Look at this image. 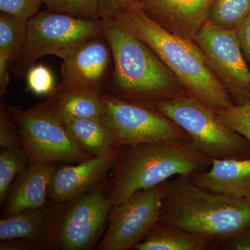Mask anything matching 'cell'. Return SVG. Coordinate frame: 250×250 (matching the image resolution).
<instances>
[{
  "label": "cell",
  "instance_id": "cell-10",
  "mask_svg": "<svg viewBox=\"0 0 250 250\" xmlns=\"http://www.w3.org/2000/svg\"><path fill=\"white\" fill-rule=\"evenodd\" d=\"M167 182L134 192L113 206L107 231L98 246L101 250H127L142 241L160 220Z\"/></svg>",
  "mask_w": 250,
  "mask_h": 250
},
{
  "label": "cell",
  "instance_id": "cell-33",
  "mask_svg": "<svg viewBox=\"0 0 250 250\" xmlns=\"http://www.w3.org/2000/svg\"><path fill=\"white\" fill-rule=\"evenodd\" d=\"M11 61L6 54L0 52V96L7 93V87L10 83L9 67Z\"/></svg>",
  "mask_w": 250,
  "mask_h": 250
},
{
  "label": "cell",
  "instance_id": "cell-19",
  "mask_svg": "<svg viewBox=\"0 0 250 250\" xmlns=\"http://www.w3.org/2000/svg\"><path fill=\"white\" fill-rule=\"evenodd\" d=\"M54 210L47 207L19 212L0 220V240L22 239L47 247Z\"/></svg>",
  "mask_w": 250,
  "mask_h": 250
},
{
  "label": "cell",
  "instance_id": "cell-21",
  "mask_svg": "<svg viewBox=\"0 0 250 250\" xmlns=\"http://www.w3.org/2000/svg\"><path fill=\"white\" fill-rule=\"evenodd\" d=\"M28 20L1 12L0 14V52L16 62L27 39Z\"/></svg>",
  "mask_w": 250,
  "mask_h": 250
},
{
  "label": "cell",
  "instance_id": "cell-31",
  "mask_svg": "<svg viewBox=\"0 0 250 250\" xmlns=\"http://www.w3.org/2000/svg\"><path fill=\"white\" fill-rule=\"evenodd\" d=\"M237 35L243 57L250 67V14L237 29Z\"/></svg>",
  "mask_w": 250,
  "mask_h": 250
},
{
  "label": "cell",
  "instance_id": "cell-9",
  "mask_svg": "<svg viewBox=\"0 0 250 250\" xmlns=\"http://www.w3.org/2000/svg\"><path fill=\"white\" fill-rule=\"evenodd\" d=\"M104 188L105 179L89 191L64 203L62 211L54 210L47 246L83 250L93 246L113 207Z\"/></svg>",
  "mask_w": 250,
  "mask_h": 250
},
{
  "label": "cell",
  "instance_id": "cell-7",
  "mask_svg": "<svg viewBox=\"0 0 250 250\" xmlns=\"http://www.w3.org/2000/svg\"><path fill=\"white\" fill-rule=\"evenodd\" d=\"M104 100L101 119L117 149L144 143L191 141L183 129L150 105L131 103L105 93Z\"/></svg>",
  "mask_w": 250,
  "mask_h": 250
},
{
  "label": "cell",
  "instance_id": "cell-1",
  "mask_svg": "<svg viewBox=\"0 0 250 250\" xmlns=\"http://www.w3.org/2000/svg\"><path fill=\"white\" fill-rule=\"evenodd\" d=\"M113 20L149 46L192 98L215 111L234 104L198 45L161 27L144 12L139 1L120 10Z\"/></svg>",
  "mask_w": 250,
  "mask_h": 250
},
{
  "label": "cell",
  "instance_id": "cell-16",
  "mask_svg": "<svg viewBox=\"0 0 250 250\" xmlns=\"http://www.w3.org/2000/svg\"><path fill=\"white\" fill-rule=\"evenodd\" d=\"M200 188L243 200L250 198V157L213 159L209 170L190 177Z\"/></svg>",
  "mask_w": 250,
  "mask_h": 250
},
{
  "label": "cell",
  "instance_id": "cell-23",
  "mask_svg": "<svg viewBox=\"0 0 250 250\" xmlns=\"http://www.w3.org/2000/svg\"><path fill=\"white\" fill-rule=\"evenodd\" d=\"M29 158L24 149L0 150V202L4 201L11 184L18 174L27 167Z\"/></svg>",
  "mask_w": 250,
  "mask_h": 250
},
{
  "label": "cell",
  "instance_id": "cell-20",
  "mask_svg": "<svg viewBox=\"0 0 250 250\" xmlns=\"http://www.w3.org/2000/svg\"><path fill=\"white\" fill-rule=\"evenodd\" d=\"M218 238L189 232L159 222L133 248L138 250H211Z\"/></svg>",
  "mask_w": 250,
  "mask_h": 250
},
{
  "label": "cell",
  "instance_id": "cell-2",
  "mask_svg": "<svg viewBox=\"0 0 250 250\" xmlns=\"http://www.w3.org/2000/svg\"><path fill=\"white\" fill-rule=\"evenodd\" d=\"M104 22L103 34L111 46L113 60L105 93L150 106L188 93L149 46L118 21Z\"/></svg>",
  "mask_w": 250,
  "mask_h": 250
},
{
  "label": "cell",
  "instance_id": "cell-26",
  "mask_svg": "<svg viewBox=\"0 0 250 250\" xmlns=\"http://www.w3.org/2000/svg\"><path fill=\"white\" fill-rule=\"evenodd\" d=\"M25 78L26 90L37 95H49L56 88L53 73L42 63L31 67Z\"/></svg>",
  "mask_w": 250,
  "mask_h": 250
},
{
  "label": "cell",
  "instance_id": "cell-6",
  "mask_svg": "<svg viewBox=\"0 0 250 250\" xmlns=\"http://www.w3.org/2000/svg\"><path fill=\"white\" fill-rule=\"evenodd\" d=\"M100 19L76 17L47 9L28 20L25 43L15 62V74L24 78L38 59L53 55L63 60L90 39L103 34Z\"/></svg>",
  "mask_w": 250,
  "mask_h": 250
},
{
  "label": "cell",
  "instance_id": "cell-5",
  "mask_svg": "<svg viewBox=\"0 0 250 250\" xmlns=\"http://www.w3.org/2000/svg\"><path fill=\"white\" fill-rule=\"evenodd\" d=\"M183 129L210 160L250 157V142L219 119L216 111L188 94L151 105Z\"/></svg>",
  "mask_w": 250,
  "mask_h": 250
},
{
  "label": "cell",
  "instance_id": "cell-25",
  "mask_svg": "<svg viewBox=\"0 0 250 250\" xmlns=\"http://www.w3.org/2000/svg\"><path fill=\"white\" fill-rule=\"evenodd\" d=\"M47 9L79 18L100 19L99 0H42Z\"/></svg>",
  "mask_w": 250,
  "mask_h": 250
},
{
  "label": "cell",
  "instance_id": "cell-27",
  "mask_svg": "<svg viewBox=\"0 0 250 250\" xmlns=\"http://www.w3.org/2000/svg\"><path fill=\"white\" fill-rule=\"evenodd\" d=\"M0 146L8 149H24L21 135L7 105H0Z\"/></svg>",
  "mask_w": 250,
  "mask_h": 250
},
{
  "label": "cell",
  "instance_id": "cell-4",
  "mask_svg": "<svg viewBox=\"0 0 250 250\" xmlns=\"http://www.w3.org/2000/svg\"><path fill=\"white\" fill-rule=\"evenodd\" d=\"M211 160L190 141L144 143L117 149L109 198L113 206L134 192L150 188L173 176H191L206 171Z\"/></svg>",
  "mask_w": 250,
  "mask_h": 250
},
{
  "label": "cell",
  "instance_id": "cell-30",
  "mask_svg": "<svg viewBox=\"0 0 250 250\" xmlns=\"http://www.w3.org/2000/svg\"><path fill=\"white\" fill-rule=\"evenodd\" d=\"M137 1L139 0H99V17L104 22L111 21L120 10Z\"/></svg>",
  "mask_w": 250,
  "mask_h": 250
},
{
  "label": "cell",
  "instance_id": "cell-15",
  "mask_svg": "<svg viewBox=\"0 0 250 250\" xmlns=\"http://www.w3.org/2000/svg\"><path fill=\"white\" fill-rule=\"evenodd\" d=\"M56 162L29 163L18 174L6 195L3 218L28 209L47 207L51 179Z\"/></svg>",
  "mask_w": 250,
  "mask_h": 250
},
{
  "label": "cell",
  "instance_id": "cell-8",
  "mask_svg": "<svg viewBox=\"0 0 250 250\" xmlns=\"http://www.w3.org/2000/svg\"><path fill=\"white\" fill-rule=\"evenodd\" d=\"M7 107L17 125L29 163L75 164L94 157L77 147L45 102L25 110L13 105Z\"/></svg>",
  "mask_w": 250,
  "mask_h": 250
},
{
  "label": "cell",
  "instance_id": "cell-32",
  "mask_svg": "<svg viewBox=\"0 0 250 250\" xmlns=\"http://www.w3.org/2000/svg\"><path fill=\"white\" fill-rule=\"evenodd\" d=\"M41 247L44 246L40 243L22 238L5 240L0 243L1 250H32L39 249Z\"/></svg>",
  "mask_w": 250,
  "mask_h": 250
},
{
  "label": "cell",
  "instance_id": "cell-28",
  "mask_svg": "<svg viewBox=\"0 0 250 250\" xmlns=\"http://www.w3.org/2000/svg\"><path fill=\"white\" fill-rule=\"evenodd\" d=\"M42 0H0L1 12L30 19L39 12Z\"/></svg>",
  "mask_w": 250,
  "mask_h": 250
},
{
  "label": "cell",
  "instance_id": "cell-24",
  "mask_svg": "<svg viewBox=\"0 0 250 250\" xmlns=\"http://www.w3.org/2000/svg\"><path fill=\"white\" fill-rule=\"evenodd\" d=\"M219 119L250 142V95L241 103L216 111Z\"/></svg>",
  "mask_w": 250,
  "mask_h": 250
},
{
  "label": "cell",
  "instance_id": "cell-14",
  "mask_svg": "<svg viewBox=\"0 0 250 250\" xmlns=\"http://www.w3.org/2000/svg\"><path fill=\"white\" fill-rule=\"evenodd\" d=\"M114 160L93 157L75 165L57 167L51 179L48 197L62 205L89 191L104 180Z\"/></svg>",
  "mask_w": 250,
  "mask_h": 250
},
{
  "label": "cell",
  "instance_id": "cell-29",
  "mask_svg": "<svg viewBox=\"0 0 250 250\" xmlns=\"http://www.w3.org/2000/svg\"><path fill=\"white\" fill-rule=\"evenodd\" d=\"M213 250H250V229L218 240Z\"/></svg>",
  "mask_w": 250,
  "mask_h": 250
},
{
  "label": "cell",
  "instance_id": "cell-17",
  "mask_svg": "<svg viewBox=\"0 0 250 250\" xmlns=\"http://www.w3.org/2000/svg\"><path fill=\"white\" fill-rule=\"evenodd\" d=\"M61 121L70 118H99L104 113V93L61 82L45 102Z\"/></svg>",
  "mask_w": 250,
  "mask_h": 250
},
{
  "label": "cell",
  "instance_id": "cell-22",
  "mask_svg": "<svg viewBox=\"0 0 250 250\" xmlns=\"http://www.w3.org/2000/svg\"><path fill=\"white\" fill-rule=\"evenodd\" d=\"M250 14V0H212L208 22L229 29H237Z\"/></svg>",
  "mask_w": 250,
  "mask_h": 250
},
{
  "label": "cell",
  "instance_id": "cell-11",
  "mask_svg": "<svg viewBox=\"0 0 250 250\" xmlns=\"http://www.w3.org/2000/svg\"><path fill=\"white\" fill-rule=\"evenodd\" d=\"M195 42L210 67L231 95L240 103L250 95V69L243 57L237 29L219 27L208 22L197 33Z\"/></svg>",
  "mask_w": 250,
  "mask_h": 250
},
{
  "label": "cell",
  "instance_id": "cell-3",
  "mask_svg": "<svg viewBox=\"0 0 250 250\" xmlns=\"http://www.w3.org/2000/svg\"><path fill=\"white\" fill-rule=\"evenodd\" d=\"M159 222L223 239L250 229V198L207 191L194 185L190 176L179 175L167 182Z\"/></svg>",
  "mask_w": 250,
  "mask_h": 250
},
{
  "label": "cell",
  "instance_id": "cell-13",
  "mask_svg": "<svg viewBox=\"0 0 250 250\" xmlns=\"http://www.w3.org/2000/svg\"><path fill=\"white\" fill-rule=\"evenodd\" d=\"M212 0H139L144 12L174 35L195 42Z\"/></svg>",
  "mask_w": 250,
  "mask_h": 250
},
{
  "label": "cell",
  "instance_id": "cell-12",
  "mask_svg": "<svg viewBox=\"0 0 250 250\" xmlns=\"http://www.w3.org/2000/svg\"><path fill=\"white\" fill-rule=\"evenodd\" d=\"M113 64L111 46L103 33L62 60V81L104 93Z\"/></svg>",
  "mask_w": 250,
  "mask_h": 250
},
{
  "label": "cell",
  "instance_id": "cell-18",
  "mask_svg": "<svg viewBox=\"0 0 250 250\" xmlns=\"http://www.w3.org/2000/svg\"><path fill=\"white\" fill-rule=\"evenodd\" d=\"M62 121L67 134L82 151L94 157L114 160L118 149L101 118H70Z\"/></svg>",
  "mask_w": 250,
  "mask_h": 250
}]
</instances>
